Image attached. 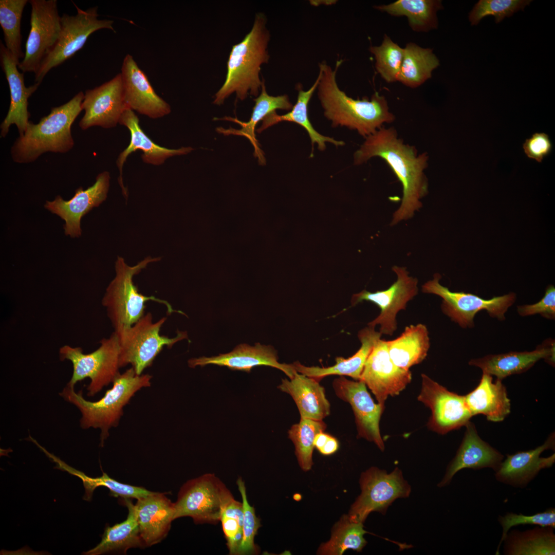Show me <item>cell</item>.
Listing matches in <instances>:
<instances>
[{"label":"cell","instance_id":"1","mask_svg":"<svg viewBox=\"0 0 555 555\" xmlns=\"http://www.w3.org/2000/svg\"><path fill=\"white\" fill-rule=\"evenodd\" d=\"M374 157L384 160L402 184L403 196L399 208L395 212L391 225L412 217L422 206L421 199L428 192V179L424 171L428 155L418 154L416 149L399 138L394 127H382L365 140L354 155V163L360 165Z\"/></svg>","mask_w":555,"mask_h":555},{"label":"cell","instance_id":"2","mask_svg":"<svg viewBox=\"0 0 555 555\" xmlns=\"http://www.w3.org/2000/svg\"><path fill=\"white\" fill-rule=\"evenodd\" d=\"M343 60H337L334 69L325 61L319 64L317 89L325 117L334 127L345 126L356 130L365 138L393 122L395 116L390 112L385 98L378 92L371 99H354L340 89L336 80L339 67Z\"/></svg>","mask_w":555,"mask_h":555},{"label":"cell","instance_id":"3","mask_svg":"<svg viewBox=\"0 0 555 555\" xmlns=\"http://www.w3.org/2000/svg\"><path fill=\"white\" fill-rule=\"evenodd\" d=\"M266 24L265 15L256 14L250 31L232 46L226 79L215 95L214 104H222L234 92L240 100L248 95L257 97L263 82L260 78L261 66L269 59L267 48L270 35Z\"/></svg>","mask_w":555,"mask_h":555},{"label":"cell","instance_id":"4","mask_svg":"<svg viewBox=\"0 0 555 555\" xmlns=\"http://www.w3.org/2000/svg\"><path fill=\"white\" fill-rule=\"evenodd\" d=\"M84 97V94L80 91L67 103L52 107L38 123L29 121L24 133L11 148L13 161L32 163L47 152L65 153L71 150L75 144L71 126L83 110Z\"/></svg>","mask_w":555,"mask_h":555},{"label":"cell","instance_id":"5","mask_svg":"<svg viewBox=\"0 0 555 555\" xmlns=\"http://www.w3.org/2000/svg\"><path fill=\"white\" fill-rule=\"evenodd\" d=\"M152 377L149 374L137 375L132 367L122 374L119 373L112 382V388L96 401L86 400L82 390L76 393L74 387L67 385L59 395L80 411V425L82 429L93 428L101 430L100 445L102 447L109 436V430L118 425L123 407L138 391L150 386Z\"/></svg>","mask_w":555,"mask_h":555},{"label":"cell","instance_id":"6","mask_svg":"<svg viewBox=\"0 0 555 555\" xmlns=\"http://www.w3.org/2000/svg\"><path fill=\"white\" fill-rule=\"evenodd\" d=\"M159 260V257H147L137 265L130 266L122 257L118 256L115 263L116 276L107 286L102 300V304L106 308L108 317L116 334L131 327L140 320L144 315L145 303L149 301L164 305L169 314L176 312L184 314L180 311L174 310L165 300L140 293L133 283L135 275L150 263Z\"/></svg>","mask_w":555,"mask_h":555},{"label":"cell","instance_id":"7","mask_svg":"<svg viewBox=\"0 0 555 555\" xmlns=\"http://www.w3.org/2000/svg\"><path fill=\"white\" fill-rule=\"evenodd\" d=\"M100 346L95 351L85 354L80 347L65 345L59 351L61 361H70L73 367L72 376L67 383L74 387L77 382L88 378L87 395L95 396L113 382L119 373L120 345L119 338L113 332L108 338H103Z\"/></svg>","mask_w":555,"mask_h":555},{"label":"cell","instance_id":"8","mask_svg":"<svg viewBox=\"0 0 555 555\" xmlns=\"http://www.w3.org/2000/svg\"><path fill=\"white\" fill-rule=\"evenodd\" d=\"M166 320L163 317L153 322L151 312L144 314L131 327L119 334V366L131 364L138 375L150 366L165 346L171 348L176 342L188 339L186 332L177 330L174 338L160 335L161 326Z\"/></svg>","mask_w":555,"mask_h":555},{"label":"cell","instance_id":"9","mask_svg":"<svg viewBox=\"0 0 555 555\" xmlns=\"http://www.w3.org/2000/svg\"><path fill=\"white\" fill-rule=\"evenodd\" d=\"M230 491L214 474L208 473L187 481L180 488L174 503V520L189 516L196 524H216L228 502Z\"/></svg>","mask_w":555,"mask_h":555},{"label":"cell","instance_id":"10","mask_svg":"<svg viewBox=\"0 0 555 555\" xmlns=\"http://www.w3.org/2000/svg\"><path fill=\"white\" fill-rule=\"evenodd\" d=\"M440 274L436 273L433 279L422 286L424 293L434 294L442 299L441 309L452 321L464 328L474 327V318L481 310H486L489 316L499 321H504L505 314L516 299L514 292L501 296L484 299L474 294L464 292H452L439 283Z\"/></svg>","mask_w":555,"mask_h":555},{"label":"cell","instance_id":"11","mask_svg":"<svg viewBox=\"0 0 555 555\" xmlns=\"http://www.w3.org/2000/svg\"><path fill=\"white\" fill-rule=\"evenodd\" d=\"M76 7V14L64 13L61 17V29L59 38L35 74V83L40 85L51 69L61 65L80 50L94 32L102 29L115 31L113 21L98 18L97 7L86 10Z\"/></svg>","mask_w":555,"mask_h":555},{"label":"cell","instance_id":"12","mask_svg":"<svg viewBox=\"0 0 555 555\" xmlns=\"http://www.w3.org/2000/svg\"><path fill=\"white\" fill-rule=\"evenodd\" d=\"M359 483L361 494L351 506L348 515L351 520L362 523L372 512L384 514L394 501L409 497L411 491L398 468L387 473L371 467L362 472Z\"/></svg>","mask_w":555,"mask_h":555},{"label":"cell","instance_id":"13","mask_svg":"<svg viewBox=\"0 0 555 555\" xmlns=\"http://www.w3.org/2000/svg\"><path fill=\"white\" fill-rule=\"evenodd\" d=\"M30 29L18 68L35 74L57 42L61 29L56 0H31Z\"/></svg>","mask_w":555,"mask_h":555},{"label":"cell","instance_id":"14","mask_svg":"<svg viewBox=\"0 0 555 555\" xmlns=\"http://www.w3.org/2000/svg\"><path fill=\"white\" fill-rule=\"evenodd\" d=\"M397 279L387 289L371 292L365 290L354 294L351 304L366 301L374 303L380 309V313L368 325H380L381 334L392 336L397 329L396 316L405 309L407 303L418 293V281L409 274L406 268L395 266L392 268Z\"/></svg>","mask_w":555,"mask_h":555},{"label":"cell","instance_id":"15","mask_svg":"<svg viewBox=\"0 0 555 555\" xmlns=\"http://www.w3.org/2000/svg\"><path fill=\"white\" fill-rule=\"evenodd\" d=\"M422 386L418 400L431 411L428 428L437 433L445 434L465 426L473 417L464 396L448 391L446 387L422 374Z\"/></svg>","mask_w":555,"mask_h":555},{"label":"cell","instance_id":"16","mask_svg":"<svg viewBox=\"0 0 555 555\" xmlns=\"http://www.w3.org/2000/svg\"><path fill=\"white\" fill-rule=\"evenodd\" d=\"M411 380L410 371L401 368L393 362L386 341L380 339L368 356L359 380L363 381L371 390L378 403L384 406L389 396L399 395Z\"/></svg>","mask_w":555,"mask_h":555},{"label":"cell","instance_id":"17","mask_svg":"<svg viewBox=\"0 0 555 555\" xmlns=\"http://www.w3.org/2000/svg\"><path fill=\"white\" fill-rule=\"evenodd\" d=\"M84 116L79 125L86 130L92 126L104 128L115 127L124 111L128 108L125 103L121 75L84 93L82 103Z\"/></svg>","mask_w":555,"mask_h":555},{"label":"cell","instance_id":"18","mask_svg":"<svg viewBox=\"0 0 555 555\" xmlns=\"http://www.w3.org/2000/svg\"><path fill=\"white\" fill-rule=\"evenodd\" d=\"M332 386L336 395L348 402L353 410L358 437L373 442L381 451L384 449L379 422L384 406L376 403L366 385L361 381H353L341 376L334 380Z\"/></svg>","mask_w":555,"mask_h":555},{"label":"cell","instance_id":"19","mask_svg":"<svg viewBox=\"0 0 555 555\" xmlns=\"http://www.w3.org/2000/svg\"><path fill=\"white\" fill-rule=\"evenodd\" d=\"M110 179L109 173L103 171L97 175L92 186L85 190L81 187L78 188L69 200H65L58 195L52 201L47 200L44 208L65 221L63 228L66 235L79 237L82 234L81 218L105 200Z\"/></svg>","mask_w":555,"mask_h":555},{"label":"cell","instance_id":"20","mask_svg":"<svg viewBox=\"0 0 555 555\" xmlns=\"http://www.w3.org/2000/svg\"><path fill=\"white\" fill-rule=\"evenodd\" d=\"M120 73L128 108L152 119L160 118L171 113L170 104L156 94L131 55L127 54L124 58Z\"/></svg>","mask_w":555,"mask_h":555},{"label":"cell","instance_id":"21","mask_svg":"<svg viewBox=\"0 0 555 555\" xmlns=\"http://www.w3.org/2000/svg\"><path fill=\"white\" fill-rule=\"evenodd\" d=\"M208 364L247 373H250L254 367L269 366L282 371L289 379L292 378L297 372L293 363H280L278 361L277 352L273 347L260 343H255L254 346L241 344L228 353L211 357L192 358L188 361V365L192 368Z\"/></svg>","mask_w":555,"mask_h":555},{"label":"cell","instance_id":"22","mask_svg":"<svg viewBox=\"0 0 555 555\" xmlns=\"http://www.w3.org/2000/svg\"><path fill=\"white\" fill-rule=\"evenodd\" d=\"M0 61L10 94L9 110L0 126V136L1 138H5L12 124L16 126L19 136H21L25 132L30 121L28 99L36 90L40 84L34 83L29 87L25 86L24 72L18 71V64L2 42L0 43Z\"/></svg>","mask_w":555,"mask_h":555},{"label":"cell","instance_id":"23","mask_svg":"<svg viewBox=\"0 0 555 555\" xmlns=\"http://www.w3.org/2000/svg\"><path fill=\"white\" fill-rule=\"evenodd\" d=\"M541 359L552 366L555 363V342L548 338L532 351H510L499 354H489L472 359L470 365L480 368L483 373L495 376L497 379L527 371Z\"/></svg>","mask_w":555,"mask_h":555},{"label":"cell","instance_id":"24","mask_svg":"<svg viewBox=\"0 0 555 555\" xmlns=\"http://www.w3.org/2000/svg\"><path fill=\"white\" fill-rule=\"evenodd\" d=\"M555 435L552 433L543 445L534 449L519 451L507 454L495 471L497 480L515 488H524L543 469L552 466L555 462V454L543 457L540 455L547 450H554Z\"/></svg>","mask_w":555,"mask_h":555},{"label":"cell","instance_id":"25","mask_svg":"<svg viewBox=\"0 0 555 555\" xmlns=\"http://www.w3.org/2000/svg\"><path fill=\"white\" fill-rule=\"evenodd\" d=\"M465 426L466 429L461 443L438 484L439 487L448 485L455 474L461 469L490 468L495 472L503 461V455L481 439L474 423L469 421Z\"/></svg>","mask_w":555,"mask_h":555},{"label":"cell","instance_id":"26","mask_svg":"<svg viewBox=\"0 0 555 555\" xmlns=\"http://www.w3.org/2000/svg\"><path fill=\"white\" fill-rule=\"evenodd\" d=\"M119 124L125 126L131 134L129 145L119 154L117 161V166L119 170V182L124 196L127 197V193L122 181V168L127 157L137 150L142 152V161L147 164L159 165L164 163L169 158L187 155L193 150L190 146L181 147L177 149H170L159 146L153 142L141 129L139 119L136 114L130 108H126L120 118Z\"/></svg>","mask_w":555,"mask_h":555},{"label":"cell","instance_id":"27","mask_svg":"<svg viewBox=\"0 0 555 555\" xmlns=\"http://www.w3.org/2000/svg\"><path fill=\"white\" fill-rule=\"evenodd\" d=\"M166 494L154 492L138 499L134 505L140 535L146 547L163 540L174 520V503Z\"/></svg>","mask_w":555,"mask_h":555},{"label":"cell","instance_id":"28","mask_svg":"<svg viewBox=\"0 0 555 555\" xmlns=\"http://www.w3.org/2000/svg\"><path fill=\"white\" fill-rule=\"evenodd\" d=\"M382 334L375 330V327L368 326L359 331L358 338L361 345L352 356L345 359L337 357L336 364L327 367L306 366L299 362H294L295 369L299 373L320 381L330 375L347 376L356 381L360 379L365 363L376 342L381 339Z\"/></svg>","mask_w":555,"mask_h":555},{"label":"cell","instance_id":"29","mask_svg":"<svg viewBox=\"0 0 555 555\" xmlns=\"http://www.w3.org/2000/svg\"><path fill=\"white\" fill-rule=\"evenodd\" d=\"M464 397L472 416L483 414L488 421L500 422L511 411L510 400L502 380L497 379L493 382L488 374L483 373L478 385Z\"/></svg>","mask_w":555,"mask_h":555},{"label":"cell","instance_id":"30","mask_svg":"<svg viewBox=\"0 0 555 555\" xmlns=\"http://www.w3.org/2000/svg\"><path fill=\"white\" fill-rule=\"evenodd\" d=\"M278 388L291 396L301 418L323 420L329 415L325 389L314 379L297 372L292 378L282 379Z\"/></svg>","mask_w":555,"mask_h":555},{"label":"cell","instance_id":"31","mask_svg":"<svg viewBox=\"0 0 555 555\" xmlns=\"http://www.w3.org/2000/svg\"><path fill=\"white\" fill-rule=\"evenodd\" d=\"M255 105L250 120L247 122L242 121L236 118L225 117L222 119L236 123L240 125L242 128L235 130L231 127L225 129L218 127L217 132L225 135H234L244 136L247 138L254 149V155L258 158V163L261 165L266 163V160L262 150L260 149L258 141L256 139L255 128L256 124L269 114L276 109L291 110L292 104L290 102L289 97L286 95L272 96L269 95L266 89L264 80L261 86L260 95L254 100Z\"/></svg>","mask_w":555,"mask_h":555},{"label":"cell","instance_id":"32","mask_svg":"<svg viewBox=\"0 0 555 555\" xmlns=\"http://www.w3.org/2000/svg\"><path fill=\"white\" fill-rule=\"evenodd\" d=\"M121 501L128 510L126 519L106 526L100 543L84 554L99 555L114 551L125 553L130 548L146 547L140 535L134 505L131 498H122Z\"/></svg>","mask_w":555,"mask_h":555},{"label":"cell","instance_id":"33","mask_svg":"<svg viewBox=\"0 0 555 555\" xmlns=\"http://www.w3.org/2000/svg\"><path fill=\"white\" fill-rule=\"evenodd\" d=\"M318 82V77L314 83L307 90H303L299 85L297 88L298 90L297 101L290 111L283 115H278L275 111L268 114L262 120V124L256 130L257 132L260 133L269 127L282 121L297 123L304 128L309 135L312 145L311 157L313 156V146L315 143L317 144L319 150L321 151L325 149L327 142L332 143L336 146L343 145L344 144L343 141L337 140L319 133L313 128L309 119L308 104L312 95L317 89Z\"/></svg>","mask_w":555,"mask_h":555},{"label":"cell","instance_id":"34","mask_svg":"<svg viewBox=\"0 0 555 555\" xmlns=\"http://www.w3.org/2000/svg\"><path fill=\"white\" fill-rule=\"evenodd\" d=\"M390 357L397 366L405 370L421 362L430 347L429 332L422 324L411 325L405 328L395 339L386 341Z\"/></svg>","mask_w":555,"mask_h":555},{"label":"cell","instance_id":"35","mask_svg":"<svg viewBox=\"0 0 555 555\" xmlns=\"http://www.w3.org/2000/svg\"><path fill=\"white\" fill-rule=\"evenodd\" d=\"M38 447L45 455L55 464V468L80 478L83 483L85 493L83 499L91 500L94 490L97 487L104 486L110 491V495L122 498H136L137 499L147 496L154 492L149 491L142 487L134 486L120 483L110 477L106 473L102 471V475L97 477H91L87 476L83 472L78 470L68 465L53 454L49 452L39 443Z\"/></svg>","mask_w":555,"mask_h":555},{"label":"cell","instance_id":"36","mask_svg":"<svg viewBox=\"0 0 555 555\" xmlns=\"http://www.w3.org/2000/svg\"><path fill=\"white\" fill-rule=\"evenodd\" d=\"M375 8L393 16H405L413 31L427 32L437 28V12L443 6L439 0H398Z\"/></svg>","mask_w":555,"mask_h":555},{"label":"cell","instance_id":"37","mask_svg":"<svg viewBox=\"0 0 555 555\" xmlns=\"http://www.w3.org/2000/svg\"><path fill=\"white\" fill-rule=\"evenodd\" d=\"M552 527H536L508 532L504 542L505 555H554L555 534Z\"/></svg>","mask_w":555,"mask_h":555},{"label":"cell","instance_id":"38","mask_svg":"<svg viewBox=\"0 0 555 555\" xmlns=\"http://www.w3.org/2000/svg\"><path fill=\"white\" fill-rule=\"evenodd\" d=\"M439 65L432 49L409 43L404 48L398 81L411 88L417 87L431 78L432 71Z\"/></svg>","mask_w":555,"mask_h":555},{"label":"cell","instance_id":"39","mask_svg":"<svg viewBox=\"0 0 555 555\" xmlns=\"http://www.w3.org/2000/svg\"><path fill=\"white\" fill-rule=\"evenodd\" d=\"M363 523L351 520L348 515H343L335 525L330 539L320 546L317 554L341 555L347 549L361 551L367 543Z\"/></svg>","mask_w":555,"mask_h":555},{"label":"cell","instance_id":"40","mask_svg":"<svg viewBox=\"0 0 555 555\" xmlns=\"http://www.w3.org/2000/svg\"><path fill=\"white\" fill-rule=\"evenodd\" d=\"M27 0H1L0 25L3 29L5 47L16 63L24 58L21 49V24Z\"/></svg>","mask_w":555,"mask_h":555},{"label":"cell","instance_id":"41","mask_svg":"<svg viewBox=\"0 0 555 555\" xmlns=\"http://www.w3.org/2000/svg\"><path fill=\"white\" fill-rule=\"evenodd\" d=\"M326 428V424L323 420L301 418L300 422L292 425L288 430V438L294 445L295 454L303 471H307L311 468L314 437Z\"/></svg>","mask_w":555,"mask_h":555},{"label":"cell","instance_id":"42","mask_svg":"<svg viewBox=\"0 0 555 555\" xmlns=\"http://www.w3.org/2000/svg\"><path fill=\"white\" fill-rule=\"evenodd\" d=\"M369 51L375 57V67L381 77L388 83L398 81L404 48L385 34L381 45L371 46Z\"/></svg>","mask_w":555,"mask_h":555},{"label":"cell","instance_id":"43","mask_svg":"<svg viewBox=\"0 0 555 555\" xmlns=\"http://www.w3.org/2000/svg\"><path fill=\"white\" fill-rule=\"evenodd\" d=\"M243 506L234 498L224 508L220 519L229 553L239 555L243 538Z\"/></svg>","mask_w":555,"mask_h":555},{"label":"cell","instance_id":"44","mask_svg":"<svg viewBox=\"0 0 555 555\" xmlns=\"http://www.w3.org/2000/svg\"><path fill=\"white\" fill-rule=\"evenodd\" d=\"M532 2L529 0H480L474 6L469 15L472 25L478 24L484 17L493 15L496 23L506 17H510L524 8Z\"/></svg>","mask_w":555,"mask_h":555},{"label":"cell","instance_id":"45","mask_svg":"<svg viewBox=\"0 0 555 555\" xmlns=\"http://www.w3.org/2000/svg\"><path fill=\"white\" fill-rule=\"evenodd\" d=\"M236 483L242 498L244 513L243 538L239 554H253L258 552L254 538L260 527V522L254 507L248 502L244 482L239 477Z\"/></svg>","mask_w":555,"mask_h":555},{"label":"cell","instance_id":"46","mask_svg":"<svg viewBox=\"0 0 555 555\" xmlns=\"http://www.w3.org/2000/svg\"><path fill=\"white\" fill-rule=\"evenodd\" d=\"M498 521L502 527L501 539L498 545L495 554H499V548L510 529L521 525H535L541 527H549L555 528V508H550L542 512L531 515L522 513L516 514L507 512L505 515H499Z\"/></svg>","mask_w":555,"mask_h":555},{"label":"cell","instance_id":"47","mask_svg":"<svg viewBox=\"0 0 555 555\" xmlns=\"http://www.w3.org/2000/svg\"><path fill=\"white\" fill-rule=\"evenodd\" d=\"M518 314L521 317L539 314L542 317L551 320L555 319V288L548 286L542 299L532 304H525L517 306Z\"/></svg>","mask_w":555,"mask_h":555},{"label":"cell","instance_id":"48","mask_svg":"<svg viewBox=\"0 0 555 555\" xmlns=\"http://www.w3.org/2000/svg\"><path fill=\"white\" fill-rule=\"evenodd\" d=\"M523 149L528 158L541 163L552 152L553 145L547 134L535 133L525 140Z\"/></svg>","mask_w":555,"mask_h":555},{"label":"cell","instance_id":"49","mask_svg":"<svg viewBox=\"0 0 555 555\" xmlns=\"http://www.w3.org/2000/svg\"><path fill=\"white\" fill-rule=\"evenodd\" d=\"M339 448L338 440L330 435L323 447L319 451L324 455H329L335 453Z\"/></svg>","mask_w":555,"mask_h":555}]
</instances>
